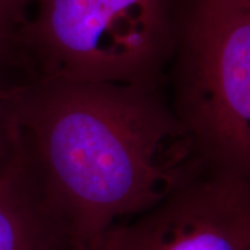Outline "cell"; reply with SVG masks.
<instances>
[{
	"instance_id": "4",
	"label": "cell",
	"mask_w": 250,
	"mask_h": 250,
	"mask_svg": "<svg viewBox=\"0 0 250 250\" xmlns=\"http://www.w3.org/2000/svg\"><path fill=\"white\" fill-rule=\"evenodd\" d=\"M98 250H250V181L207 167L152 208L114 224Z\"/></svg>"
},
{
	"instance_id": "7",
	"label": "cell",
	"mask_w": 250,
	"mask_h": 250,
	"mask_svg": "<svg viewBox=\"0 0 250 250\" xmlns=\"http://www.w3.org/2000/svg\"><path fill=\"white\" fill-rule=\"evenodd\" d=\"M14 82L17 81L0 74V146L16 129V120L11 110V88Z\"/></svg>"
},
{
	"instance_id": "8",
	"label": "cell",
	"mask_w": 250,
	"mask_h": 250,
	"mask_svg": "<svg viewBox=\"0 0 250 250\" xmlns=\"http://www.w3.org/2000/svg\"><path fill=\"white\" fill-rule=\"evenodd\" d=\"M242 1H245V3H249L250 4V0H242Z\"/></svg>"
},
{
	"instance_id": "6",
	"label": "cell",
	"mask_w": 250,
	"mask_h": 250,
	"mask_svg": "<svg viewBox=\"0 0 250 250\" xmlns=\"http://www.w3.org/2000/svg\"><path fill=\"white\" fill-rule=\"evenodd\" d=\"M34 0H0V74L11 80H27L22 35Z\"/></svg>"
},
{
	"instance_id": "5",
	"label": "cell",
	"mask_w": 250,
	"mask_h": 250,
	"mask_svg": "<svg viewBox=\"0 0 250 250\" xmlns=\"http://www.w3.org/2000/svg\"><path fill=\"white\" fill-rule=\"evenodd\" d=\"M0 250H80L18 125L0 146Z\"/></svg>"
},
{
	"instance_id": "2",
	"label": "cell",
	"mask_w": 250,
	"mask_h": 250,
	"mask_svg": "<svg viewBox=\"0 0 250 250\" xmlns=\"http://www.w3.org/2000/svg\"><path fill=\"white\" fill-rule=\"evenodd\" d=\"M181 0H34L24 29L27 80L166 89Z\"/></svg>"
},
{
	"instance_id": "3",
	"label": "cell",
	"mask_w": 250,
	"mask_h": 250,
	"mask_svg": "<svg viewBox=\"0 0 250 250\" xmlns=\"http://www.w3.org/2000/svg\"><path fill=\"white\" fill-rule=\"evenodd\" d=\"M170 104L208 168L250 181V4L181 0Z\"/></svg>"
},
{
	"instance_id": "1",
	"label": "cell",
	"mask_w": 250,
	"mask_h": 250,
	"mask_svg": "<svg viewBox=\"0 0 250 250\" xmlns=\"http://www.w3.org/2000/svg\"><path fill=\"white\" fill-rule=\"evenodd\" d=\"M11 110L80 250L207 168L164 89L21 80Z\"/></svg>"
}]
</instances>
